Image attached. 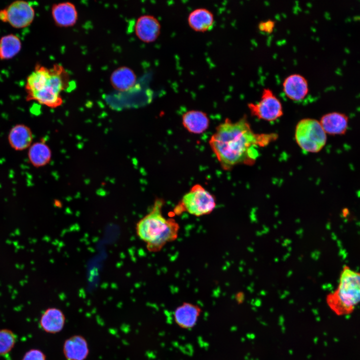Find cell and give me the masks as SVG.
<instances>
[{
  "label": "cell",
  "instance_id": "6",
  "mask_svg": "<svg viewBox=\"0 0 360 360\" xmlns=\"http://www.w3.org/2000/svg\"><path fill=\"white\" fill-rule=\"evenodd\" d=\"M216 206V198L208 190L199 184H194L182 196L174 209L176 214L184 211L196 216L210 214Z\"/></svg>",
  "mask_w": 360,
  "mask_h": 360
},
{
  "label": "cell",
  "instance_id": "18",
  "mask_svg": "<svg viewBox=\"0 0 360 360\" xmlns=\"http://www.w3.org/2000/svg\"><path fill=\"white\" fill-rule=\"evenodd\" d=\"M66 318L59 308H50L42 314L40 318V326L48 333L56 334L60 332L65 324Z\"/></svg>",
  "mask_w": 360,
  "mask_h": 360
},
{
  "label": "cell",
  "instance_id": "11",
  "mask_svg": "<svg viewBox=\"0 0 360 360\" xmlns=\"http://www.w3.org/2000/svg\"><path fill=\"white\" fill-rule=\"evenodd\" d=\"M51 12L54 22L59 27L72 26L78 20L76 7L74 4L69 2L54 4Z\"/></svg>",
  "mask_w": 360,
  "mask_h": 360
},
{
  "label": "cell",
  "instance_id": "23",
  "mask_svg": "<svg viewBox=\"0 0 360 360\" xmlns=\"http://www.w3.org/2000/svg\"><path fill=\"white\" fill-rule=\"evenodd\" d=\"M22 360H46V356L40 350L31 349L24 354Z\"/></svg>",
  "mask_w": 360,
  "mask_h": 360
},
{
  "label": "cell",
  "instance_id": "3",
  "mask_svg": "<svg viewBox=\"0 0 360 360\" xmlns=\"http://www.w3.org/2000/svg\"><path fill=\"white\" fill-rule=\"evenodd\" d=\"M164 204L163 200L156 199L150 212L136 224L137 236L146 244V248L150 252L160 251L178 236L180 225L174 219H167L162 216Z\"/></svg>",
  "mask_w": 360,
  "mask_h": 360
},
{
  "label": "cell",
  "instance_id": "21",
  "mask_svg": "<svg viewBox=\"0 0 360 360\" xmlns=\"http://www.w3.org/2000/svg\"><path fill=\"white\" fill-rule=\"evenodd\" d=\"M22 42L16 34H8L0 38V59L6 60L15 56L20 51Z\"/></svg>",
  "mask_w": 360,
  "mask_h": 360
},
{
  "label": "cell",
  "instance_id": "2",
  "mask_svg": "<svg viewBox=\"0 0 360 360\" xmlns=\"http://www.w3.org/2000/svg\"><path fill=\"white\" fill-rule=\"evenodd\" d=\"M69 86L68 74L61 64H54L50 68L36 64L26 79V99L56 108L63 104L62 92Z\"/></svg>",
  "mask_w": 360,
  "mask_h": 360
},
{
  "label": "cell",
  "instance_id": "9",
  "mask_svg": "<svg viewBox=\"0 0 360 360\" xmlns=\"http://www.w3.org/2000/svg\"><path fill=\"white\" fill-rule=\"evenodd\" d=\"M282 86L285 95L290 100L296 102L304 100L309 92L307 80L299 74H292L287 76Z\"/></svg>",
  "mask_w": 360,
  "mask_h": 360
},
{
  "label": "cell",
  "instance_id": "5",
  "mask_svg": "<svg viewBox=\"0 0 360 360\" xmlns=\"http://www.w3.org/2000/svg\"><path fill=\"white\" fill-rule=\"evenodd\" d=\"M297 144L304 151L316 153L325 146L327 137L320 121L310 118L300 120L295 130Z\"/></svg>",
  "mask_w": 360,
  "mask_h": 360
},
{
  "label": "cell",
  "instance_id": "22",
  "mask_svg": "<svg viewBox=\"0 0 360 360\" xmlns=\"http://www.w3.org/2000/svg\"><path fill=\"white\" fill-rule=\"evenodd\" d=\"M16 340V336L12 330H0V355L9 352L14 347Z\"/></svg>",
  "mask_w": 360,
  "mask_h": 360
},
{
  "label": "cell",
  "instance_id": "15",
  "mask_svg": "<svg viewBox=\"0 0 360 360\" xmlns=\"http://www.w3.org/2000/svg\"><path fill=\"white\" fill-rule=\"evenodd\" d=\"M63 352L67 360H85L89 353L88 342L82 336H72L65 340Z\"/></svg>",
  "mask_w": 360,
  "mask_h": 360
},
{
  "label": "cell",
  "instance_id": "14",
  "mask_svg": "<svg viewBox=\"0 0 360 360\" xmlns=\"http://www.w3.org/2000/svg\"><path fill=\"white\" fill-rule=\"evenodd\" d=\"M8 142L10 147L17 151L28 149L33 143V134L28 126L19 124L14 126L10 130Z\"/></svg>",
  "mask_w": 360,
  "mask_h": 360
},
{
  "label": "cell",
  "instance_id": "1",
  "mask_svg": "<svg viewBox=\"0 0 360 360\" xmlns=\"http://www.w3.org/2000/svg\"><path fill=\"white\" fill-rule=\"evenodd\" d=\"M276 134H256L246 117L236 122L228 118L220 124L212 135L209 144L221 167L230 170L240 164H252L259 156L258 148L267 146Z\"/></svg>",
  "mask_w": 360,
  "mask_h": 360
},
{
  "label": "cell",
  "instance_id": "13",
  "mask_svg": "<svg viewBox=\"0 0 360 360\" xmlns=\"http://www.w3.org/2000/svg\"><path fill=\"white\" fill-rule=\"evenodd\" d=\"M201 312V308L198 305L184 302L176 308L174 320L180 328H192L196 324Z\"/></svg>",
  "mask_w": 360,
  "mask_h": 360
},
{
  "label": "cell",
  "instance_id": "19",
  "mask_svg": "<svg viewBox=\"0 0 360 360\" xmlns=\"http://www.w3.org/2000/svg\"><path fill=\"white\" fill-rule=\"evenodd\" d=\"M188 22L189 26L194 30L204 32L210 30L214 25V19L212 13L205 8H198L188 14Z\"/></svg>",
  "mask_w": 360,
  "mask_h": 360
},
{
  "label": "cell",
  "instance_id": "12",
  "mask_svg": "<svg viewBox=\"0 0 360 360\" xmlns=\"http://www.w3.org/2000/svg\"><path fill=\"white\" fill-rule=\"evenodd\" d=\"M348 116L344 113L332 112L323 115L320 122L326 134L332 136L345 134L348 128Z\"/></svg>",
  "mask_w": 360,
  "mask_h": 360
},
{
  "label": "cell",
  "instance_id": "4",
  "mask_svg": "<svg viewBox=\"0 0 360 360\" xmlns=\"http://www.w3.org/2000/svg\"><path fill=\"white\" fill-rule=\"evenodd\" d=\"M326 301L337 315L352 313L356 306L360 303V272L344 266L337 288L328 294Z\"/></svg>",
  "mask_w": 360,
  "mask_h": 360
},
{
  "label": "cell",
  "instance_id": "10",
  "mask_svg": "<svg viewBox=\"0 0 360 360\" xmlns=\"http://www.w3.org/2000/svg\"><path fill=\"white\" fill-rule=\"evenodd\" d=\"M137 37L145 42H152L157 39L160 32V24L153 16L144 14L136 20L134 26Z\"/></svg>",
  "mask_w": 360,
  "mask_h": 360
},
{
  "label": "cell",
  "instance_id": "24",
  "mask_svg": "<svg viewBox=\"0 0 360 360\" xmlns=\"http://www.w3.org/2000/svg\"><path fill=\"white\" fill-rule=\"evenodd\" d=\"M275 26V22L272 20L261 22L258 26V29L266 33H270L272 32Z\"/></svg>",
  "mask_w": 360,
  "mask_h": 360
},
{
  "label": "cell",
  "instance_id": "17",
  "mask_svg": "<svg viewBox=\"0 0 360 360\" xmlns=\"http://www.w3.org/2000/svg\"><path fill=\"white\" fill-rule=\"evenodd\" d=\"M112 86L120 92H127L134 87L136 76L130 68L122 66L114 70L110 76Z\"/></svg>",
  "mask_w": 360,
  "mask_h": 360
},
{
  "label": "cell",
  "instance_id": "16",
  "mask_svg": "<svg viewBox=\"0 0 360 360\" xmlns=\"http://www.w3.org/2000/svg\"><path fill=\"white\" fill-rule=\"evenodd\" d=\"M182 124L188 132L200 134L208 128L210 120L205 112L200 110H190L182 115Z\"/></svg>",
  "mask_w": 360,
  "mask_h": 360
},
{
  "label": "cell",
  "instance_id": "20",
  "mask_svg": "<svg viewBox=\"0 0 360 360\" xmlns=\"http://www.w3.org/2000/svg\"><path fill=\"white\" fill-rule=\"evenodd\" d=\"M28 150V160L35 168L43 167L52 160L51 149L44 140L33 142Z\"/></svg>",
  "mask_w": 360,
  "mask_h": 360
},
{
  "label": "cell",
  "instance_id": "7",
  "mask_svg": "<svg viewBox=\"0 0 360 360\" xmlns=\"http://www.w3.org/2000/svg\"><path fill=\"white\" fill-rule=\"evenodd\" d=\"M248 106L251 114L260 120L273 122L283 114L280 100L268 88L263 89L258 102L248 103Z\"/></svg>",
  "mask_w": 360,
  "mask_h": 360
},
{
  "label": "cell",
  "instance_id": "8",
  "mask_svg": "<svg viewBox=\"0 0 360 360\" xmlns=\"http://www.w3.org/2000/svg\"><path fill=\"white\" fill-rule=\"evenodd\" d=\"M35 11L28 2L16 0L7 8L0 10V20L8 22L16 28H22L29 26L33 22Z\"/></svg>",
  "mask_w": 360,
  "mask_h": 360
}]
</instances>
